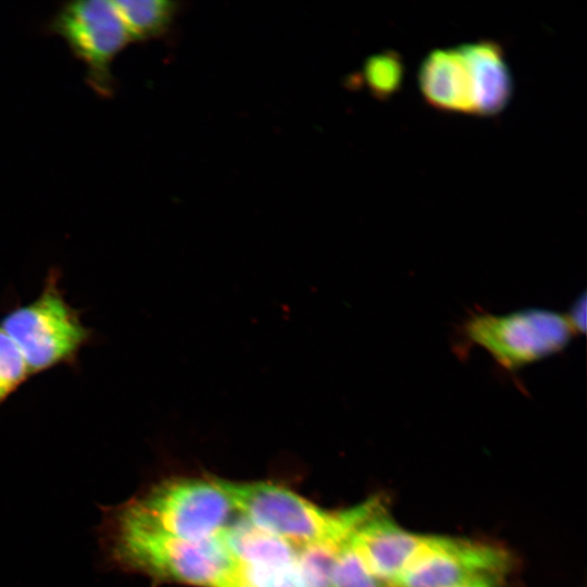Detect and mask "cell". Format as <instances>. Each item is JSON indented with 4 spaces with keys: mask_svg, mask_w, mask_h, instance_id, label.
<instances>
[{
    "mask_svg": "<svg viewBox=\"0 0 587 587\" xmlns=\"http://www.w3.org/2000/svg\"><path fill=\"white\" fill-rule=\"evenodd\" d=\"M98 533L108 565L145 574L154 582L215 587L234 561L220 537L185 540L103 513Z\"/></svg>",
    "mask_w": 587,
    "mask_h": 587,
    "instance_id": "obj_1",
    "label": "cell"
},
{
    "mask_svg": "<svg viewBox=\"0 0 587 587\" xmlns=\"http://www.w3.org/2000/svg\"><path fill=\"white\" fill-rule=\"evenodd\" d=\"M215 480L246 520L296 548L320 542L344 545L384 507L379 498L372 497L350 509L329 512L276 484Z\"/></svg>",
    "mask_w": 587,
    "mask_h": 587,
    "instance_id": "obj_2",
    "label": "cell"
},
{
    "mask_svg": "<svg viewBox=\"0 0 587 587\" xmlns=\"http://www.w3.org/2000/svg\"><path fill=\"white\" fill-rule=\"evenodd\" d=\"M234 505L215 478L173 477L103 514L137 527L190 541L216 538Z\"/></svg>",
    "mask_w": 587,
    "mask_h": 587,
    "instance_id": "obj_3",
    "label": "cell"
},
{
    "mask_svg": "<svg viewBox=\"0 0 587 587\" xmlns=\"http://www.w3.org/2000/svg\"><path fill=\"white\" fill-rule=\"evenodd\" d=\"M60 278V271L50 268L37 297L0 319V328L22 354L30 375L76 364L92 340L93 332L66 300Z\"/></svg>",
    "mask_w": 587,
    "mask_h": 587,
    "instance_id": "obj_4",
    "label": "cell"
},
{
    "mask_svg": "<svg viewBox=\"0 0 587 587\" xmlns=\"http://www.w3.org/2000/svg\"><path fill=\"white\" fill-rule=\"evenodd\" d=\"M463 347L479 346L508 371H516L565 348L576 330L566 314L525 309L507 314L474 312L459 329Z\"/></svg>",
    "mask_w": 587,
    "mask_h": 587,
    "instance_id": "obj_5",
    "label": "cell"
},
{
    "mask_svg": "<svg viewBox=\"0 0 587 587\" xmlns=\"http://www.w3.org/2000/svg\"><path fill=\"white\" fill-rule=\"evenodd\" d=\"M86 68L90 88L101 97L114 92L112 63L133 41L113 1L79 0L62 4L48 23Z\"/></svg>",
    "mask_w": 587,
    "mask_h": 587,
    "instance_id": "obj_6",
    "label": "cell"
},
{
    "mask_svg": "<svg viewBox=\"0 0 587 587\" xmlns=\"http://www.w3.org/2000/svg\"><path fill=\"white\" fill-rule=\"evenodd\" d=\"M509 552L483 541L425 535L424 541L391 587H454L473 577H500Z\"/></svg>",
    "mask_w": 587,
    "mask_h": 587,
    "instance_id": "obj_7",
    "label": "cell"
},
{
    "mask_svg": "<svg viewBox=\"0 0 587 587\" xmlns=\"http://www.w3.org/2000/svg\"><path fill=\"white\" fill-rule=\"evenodd\" d=\"M424 538L399 526L382 508L357 528L349 541L367 571L391 587Z\"/></svg>",
    "mask_w": 587,
    "mask_h": 587,
    "instance_id": "obj_8",
    "label": "cell"
},
{
    "mask_svg": "<svg viewBox=\"0 0 587 587\" xmlns=\"http://www.w3.org/2000/svg\"><path fill=\"white\" fill-rule=\"evenodd\" d=\"M419 84L425 100L438 110L475 114L472 77L460 47L429 52L421 64Z\"/></svg>",
    "mask_w": 587,
    "mask_h": 587,
    "instance_id": "obj_9",
    "label": "cell"
},
{
    "mask_svg": "<svg viewBox=\"0 0 587 587\" xmlns=\"http://www.w3.org/2000/svg\"><path fill=\"white\" fill-rule=\"evenodd\" d=\"M459 47L472 77L475 114L499 113L508 104L513 88L501 45L489 39Z\"/></svg>",
    "mask_w": 587,
    "mask_h": 587,
    "instance_id": "obj_10",
    "label": "cell"
},
{
    "mask_svg": "<svg viewBox=\"0 0 587 587\" xmlns=\"http://www.w3.org/2000/svg\"><path fill=\"white\" fill-rule=\"evenodd\" d=\"M218 537L236 561L277 567L295 564V546L246 519L228 524Z\"/></svg>",
    "mask_w": 587,
    "mask_h": 587,
    "instance_id": "obj_11",
    "label": "cell"
},
{
    "mask_svg": "<svg viewBox=\"0 0 587 587\" xmlns=\"http://www.w3.org/2000/svg\"><path fill=\"white\" fill-rule=\"evenodd\" d=\"M133 41L155 38L172 24L178 4L168 0L113 1Z\"/></svg>",
    "mask_w": 587,
    "mask_h": 587,
    "instance_id": "obj_12",
    "label": "cell"
},
{
    "mask_svg": "<svg viewBox=\"0 0 587 587\" xmlns=\"http://www.w3.org/2000/svg\"><path fill=\"white\" fill-rule=\"evenodd\" d=\"M342 545L332 542L298 547L294 564L297 587H332V569Z\"/></svg>",
    "mask_w": 587,
    "mask_h": 587,
    "instance_id": "obj_13",
    "label": "cell"
},
{
    "mask_svg": "<svg viewBox=\"0 0 587 587\" xmlns=\"http://www.w3.org/2000/svg\"><path fill=\"white\" fill-rule=\"evenodd\" d=\"M403 74L404 64L400 54L385 50L367 58L361 78L374 97L386 100L401 87Z\"/></svg>",
    "mask_w": 587,
    "mask_h": 587,
    "instance_id": "obj_14",
    "label": "cell"
},
{
    "mask_svg": "<svg viewBox=\"0 0 587 587\" xmlns=\"http://www.w3.org/2000/svg\"><path fill=\"white\" fill-rule=\"evenodd\" d=\"M234 560V559H233ZM215 587H297L292 567L255 565L234 560Z\"/></svg>",
    "mask_w": 587,
    "mask_h": 587,
    "instance_id": "obj_15",
    "label": "cell"
},
{
    "mask_svg": "<svg viewBox=\"0 0 587 587\" xmlns=\"http://www.w3.org/2000/svg\"><path fill=\"white\" fill-rule=\"evenodd\" d=\"M349 540L339 549L334 561L332 587H389L367 571Z\"/></svg>",
    "mask_w": 587,
    "mask_h": 587,
    "instance_id": "obj_16",
    "label": "cell"
},
{
    "mask_svg": "<svg viewBox=\"0 0 587 587\" xmlns=\"http://www.w3.org/2000/svg\"><path fill=\"white\" fill-rule=\"evenodd\" d=\"M30 376L22 354L13 341L0 328V407Z\"/></svg>",
    "mask_w": 587,
    "mask_h": 587,
    "instance_id": "obj_17",
    "label": "cell"
},
{
    "mask_svg": "<svg viewBox=\"0 0 587 587\" xmlns=\"http://www.w3.org/2000/svg\"><path fill=\"white\" fill-rule=\"evenodd\" d=\"M586 297L583 295L566 314L576 333L585 330Z\"/></svg>",
    "mask_w": 587,
    "mask_h": 587,
    "instance_id": "obj_18",
    "label": "cell"
},
{
    "mask_svg": "<svg viewBox=\"0 0 587 587\" xmlns=\"http://www.w3.org/2000/svg\"><path fill=\"white\" fill-rule=\"evenodd\" d=\"M499 578L497 576L482 575L473 577L454 587H498Z\"/></svg>",
    "mask_w": 587,
    "mask_h": 587,
    "instance_id": "obj_19",
    "label": "cell"
}]
</instances>
